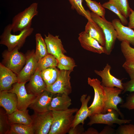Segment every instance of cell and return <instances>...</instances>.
<instances>
[{"instance_id":"cell-1","label":"cell","mask_w":134,"mask_h":134,"mask_svg":"<svg viewBox=\"0 0 134 134\" xmlns=\"http://www.w3.org/2000/svg\"><path fill=\"white\" fill-rule=\"evenodd\" d=\"M78 110L77 108H72L64 110L52 111L53 120L48 134L68 133L73 124L74 114Z\"/></svg>"},{"instance_id":"cell-2","label":"cell","mask_w":134,"mask_h":134,"mask_svg":"<svg viewBox=\"0 0 134 134\" xmlns=\"http://www.w3.org/2000/svg\"><path fill=\"white\" fill-rule=\"evenodd\" d=\"M34 30L32 27L25 29L18 34H12L11 24L6 26L0 36V44L5 46L9 51H11L16 48L19 49L24 44L26 38L33 33Z\"/></svg>"},{"instance_id":"cell-3","label":"cell","mask_w":134,"mask_h":134,"mask_svg":"<svg viewBox=\"0 0 134 134\" xmlns=\"http://www.w3.org/2000/svg\"><path fill=\"white\" fill-rule=\"evenodd\" d=\"M38 4L34 3L29 6L15 15L11 24L12 31L14 33L20 32L31 27L32 20L37 15Z\"/></svg>"},{"instance_id":"cell-4","label":"cell","mask_w":134,"mask_h":134,"mask_svg":"<svg viewBox=\"0 0 134 134\" xmlns=\"http://www.w3.org/2000/svg\"><path fill=\"white\" fill-rule=\"evenodd\" d=\"M91 19L102 28L105 39V46L106 54H110L114 47L117 39V33L112 22L107 21L92 12H90Z\"/></svg>"},{"instance_id":"cell-5","label":"cell","mask_w":134,"mask_h":134,"mask_svg":"<svg viewBox=\"0 0 134 134\" xmlns=\"http://www.w3.org/2000/svg\"><path fill=\"white\" fill-rule=\"evenodd\" d=\"M87 82L88 84L93 88L94 92L93 101L88 107L91 111V116L96 114L102 113L106 100L104 87L97 78L88 77Z\"/></svg>"},{"instance_id":"cell-6","label":"cell","mask_w":134,"mask_h":134,"mask_svg":"<svg viewBox=\"0 0 134 134\" xmlns=\"http://www.w3.org/2000/svg\"><path fill=\"white\" fill-rule=\"evenodd\" d=\"M16 48L11 51L5 50L2 53L3 60L1 63L17 75L22 70L25 65L26 55L19 51Z\"/></svg>"},{"instance_id":"cell-7","label":"cell","mask_w":134,"mask_h":134,"mask_svg":"<svg viewBox=\"0 0 134 134\" xmlns=\"http://www.w3.org/2000/svg\"><path fill=\"white\" fill-rule=\"evenodd\" d=\"M106 113H97L90 116L87 125L91 126L94 124H104L111 126L114 124L120 125L129 124L131 121V119H119V113L114 109H110Z\"/></svg>"},{"instance_id":"cell-8","label":"cell","mask_w":134,"mask_h":134,"mask_svg":"<svg viewBox=\"0 0 134 134\" xmlns=\"http://www.w3.org/2000/svg\"><path fill=\"white\" fill-rule=\"evenodd\" d=\"M33 120L32 126L34 134H48L53 122L52 111L38 113L34 112L32 116Z\"/></svg>"},{"instance_id":"cell-9","label":"cell","mask_w":134,"mask_h":134,"mask_svg":"<svg viewBox=\"0 0 134 134\" xmlns=\"http://www.w3.org/2000/svg\"><path fill=\"white\" fill-rule=\"evenodd\" d=\"M26 82H17L8 91L15 93L17 98V110L26 111L37 96L27 92L25 86Z\"/></svg>"},{"instance_id":"cell-10","label":"cell","mask_w":134,"mask_h":134,"mask_svg":"<svg viewBox=\"0 0 134 134\" xmlns=\"http://www.w3.org/2000/svg\"><path fill=\"white\" fill-rule=\"evenodd\" d=\"M56 81L51 85L47 86V90L54 94H65L69 95L72 92L70 80L71 70H59Z\"/></svg>"},{"instance_id":"cell-11","label":"cell","mask_w":134,"mask_h":134,"mask_svg":"<svg viewBox=\"0 0 134 134\" xmlns=\"http://www.w3.org/2000/svg\"><path fill=\"white\" fill-rule=\"evenodd\" d=\"M106 97L102 113H105L111 109L116 110L122 118L124 116L117 107V105L123 103L122 98L119 96L123 90L118 88H111L103 86Z\"/></svg>"},{"instance_id":"cell-12","label":"cell","mask_w":134,"mask_h":134,"mask_svg":"<svg viewBox=\"0 0 134 134\" xmlns=\"http://www.w3.org/2000/svg\"><path fill=\"white\" fill-rule=\"evenodd\" d=\"M25 66L17 75L19 82H26L29 81L37 68L38 61L34 50L29 51L26 55Z\"/></svg>"},{"instance_id":"cell-13","label":"cell","mask_w":134,"mask_h":134,"mask_svg":"<svg viewBox=\"0 0 134 134\" xmlns=\"http://www.w3.org/2000/svg\"><path fill=\"white\" fill-rule=\"evenodd\" d=\"M55 94L47 90L44 91L37 96L29 107L36 113H42L49 111L51 102Z\"/></svg>"},{"instance_id":"cell-14","label":"cell","mask_w":134,"mask_h":134,"mask_svg":"<svg viewBox=\"0 0 134 134\" xmlns=\"http://www.w3.org/2000/svg\"><path fill=\"white\" fill-rule=\"evenodd\" d=\"M78 39L81 47L85 49L99 54H106L105 46H101L85 31L79 34Z\"/></svg>"},{"instance_id":"cell-15","label":"cell","mask_w":134,"mask_h":134,"mask_svg":"<svg viewBox=\"0 0 134 134\" xmlns=\"http://www.w3.org/2000/svg\"><path fill=\"white\" fill-rule=\"evenodd\" d=\"M111 68L110 65L107 64L102 70H95L94 72L101 78L102 84L103 86L111 88L115 87L123 90L124 89L122 80L116 78L111 74Z\"/></svg>"},{"instance_id":"cell-16","label":"cell","mask_w":134,"mask_h":134,"mask_svg":"<svg viewBox=\"0 0 134 134\" xmlns=\"http://www.w3.org/2000/svg\"><path fill=\"white\" fill-rule=\"evenodd\" d=\"M44 39L48 52L54 56L58 60L62 54L66 53L59 35L54 36L49 33L44 35Z\"/></svg>"},{"instance_id":"cell-17","label":"cell","mask_w":134,"mask_h":134,"mask_svg":"<svg viewBox=\"0 0 134 134\" xmlns=\"http://www.w3.org/2000/svg\"><path fill=\"white\" fill-rule=\"evenodd\" d=\"M18 82L17 75L0 63V92L8 91Z\"/></svg>"},{"instance_id":"cell-18","label":"cell","mask_w":134,"mask_h":134,"mask_svg":"<svg viewBox=\"0 0 134 134\" xmlns=\"http://www.w3.org/2000/svg\"><path fill=\"white\" fill-rule=\"evenodd\" d=\"M117 33V39L126 42L134 46V31L123 25L119 19H115L112 22Z\"/></svg>"},{"instance_id":"cell-19","label":"cell","mask_w":134,"mask_h":134,"mask_svg":"<svg viewBox=\"0 0 134 134\" xmlns=\"http://www.w3.org/2000/svg\"><path fill=\"white\" fill-rule=\"evenodd\" d=\"M0 105L8 115L11 114L17 110L16 95L8 91L0 92Z\"/></svg>"},{"instance_id":"cell-20","label":"cell","mask_w":134,"mask_h":134,"mask_svg":"<svg viewBox=\"0 0 134 134\" xmlns=\"http://www.w3.org/2000/svg\"><path fill=\"white\" fill-rule=\"evenodd\" d=\"M41 73V71L37 68L31 77L27 85L29 93L37 96L46 90L47 86Z\"/></svg>"},{"instance_id":"cell-21","label":"cell","mask_w":134,"mask_h":134,"mask_svg":"<svg viewBox=\"0 0 134 134\" xmlns=\"http://www.w3.org/2000/svg\"><path fill=\"white\" fill-rule=\"evenodd\" d=\"M91 98L90 96L83 94L81 97L80 101L81 105L80 109L76 112L72 127H74L81 123L83 125L84 121L88 117L91 116V111L88 109V102Z\"/></svg>"},{"instance_id":"cell-22","label":"cell","mask_w":134,"mask_h":134,"mask_svg":"<svg viewBox=\"0 0 134 134\" xmlns=\"http://www.w3.org/2000/svg\"><path fill=\"white\" fill-rule=\"evenodd\" d=\"M88 20L85 26V31L97 40L101 46H104L105 39L102 28L91 18Z\"/></svg>"},{"instance_id":"cell-23","label":"cell","mask_w":134,"mask_h":134,"mask_svg":"<svg viewBox=\"0 0 134 134\" xmlns=\"http://www.w3.org/2000/svg\"><path fill=\"white\" fill-rule=\"evenodd\" d=\"M55 94L51 100L49 110L60 111L69 108L71 104V100L68 95L65 94Z\"/></svg>"},{"instance_id":"cell-24","label":"cell","mask_w":134,"mask_h":134,"mask_svg":"<svg viewBox=\"0 0 134 134\" xmlns=\"http://www.w3.org/2000/svg\"><path fill=\"white\" fill-rule=\"evenodd\" d=\"M8 119L10 124H21L32 127L33 120L28 113V110L23 111L17 110L11 114L8 115Z\"/></svg>"},{"instance_id":"cell-25","label":"cell","mask_w":134,"mask_h":134,"mask_svg":"<svg viewBox=\"0 0 134 134\" xmlns=\"http://www.w3.org/2000/svg\"><path fill=\"white\" fill-rule=\"evenodd\" d=\"M35 37L36 50L35 54L38 62L49 53L45 41L41 34L37 33L35 35Z\"/></svg>"},{"instance_id":"cell-26","label":"cell","mask_w":134,"mask_h":134,"mask_svg":"<svg viewBox=\"0 0 134 134\" xmlns=\"http://www.w3.org/2000/svg\"><path fill=\"white\" fill-rule=\"evenodd\" d=\"M56 67H50L41 71V76L47 86L53 84L57 79L60 70Z\"/></svg>"},{"instance_id":"cell-27","label":"cell","mask_w":134,"mask_h":134,"mask_svg":"<svg viewBox=\"0 0 134 134\" xmlns=\"http://www.w3.org/2000/svg\"><path fill=\"white\" fill-rule=\"evenodd\" d=\"M58 60L53 55L48 53L37 62V68L41 71L49 67H57Z\"/></svg>"},{"instance_id":"cell-28","label":"cell","mask_w":134,"mask_h":134,"mask_svg":"<svg viewBox=\"0 0 134 134\" xmlns=\"http://www.w3.org/2000/svg\"><path fill=\"white\" fill-rule=\"evenodd\" d=\"M57 67L60 70L73 71L76 65L74 61L72 58L67 56L64 54H62L58 60Z\"/></svg>"},{"instance_id":"cell-29","label":"cell","mask_w":134,"mask_h":134,"mask_svg":"<svg viewBox=\"0 0 134 134\" xmlns=\"http://www.w3.org/2000/svg\"><path fill=\"white\" fill-rule=\"evenodd\" d=\"M8 134H34L32 127L21 124H11Z\"/></svg>"},{"instance_id":"cell-30","label":"cell","mask_w":134,"mask_h":134,"mask_svg":"<svg viewBox=\"0 0 134 134\" xmlns=\"http://www.w3.org/2000/svg\"><path fill=\"white\" fill-rule=\"evenodd\" d=\"M68 0L71 5L72 9L75 10L78 14L88 20L91 18V12L88 10H85L83 6V0Z\"/></svg>"},{"instance_id":"cell-31","label":"cell","mask_w":134,"mask_h":134,"mask_svg":"<svg viewBox=\"0 0 134 134\" xmlns=\"http://www.w3.org/2000/svg\"><path fill=\"white\" fill-rule=\"evenodd\" d=\"M108 1L115 5L126 18L129 17L131 8L128 0H109Z\"/></svg>"},{"instance_id":"cell-32","label":"cell","mask_w":134,"mask_h":134,"mask_svg":"<svg viewBox=\"0 0 134 134\" xmlns=\"http://www.w3.org/2000/svg\"><path fill=\"white\" fill-rule=\"evenodd\" d=\"M84 0L87 5L92 12L102 18H105V9L102 5L95 1Z\"/></svg>"},{"instance_id":"cell-33","label":"cell","mask_w":134,"mask_h":134,"mask_svg":"<svg viewBox=\"0 0 134 134\" xmlns=\"http://www.w3.org/2000/svg\"><path fill=\"white\" fill-rule=\"evenodd\" d=\"M121 52L126 60V61L134 62V48H132L128 43L121 42L120 44Z\"/></svg>"},{"instance_id":"cell-34","label":"cell","mask_w":134,"mask_h":134,"mask_svg":"<svg viewBox=\"0 0 134 134\" xmlns=\"http://www.w3.org/2000/svg\"><path fill=\"white\" fill-rule=\"evenodd\" d=\"M11 128V124L8 119V114L0 109V134H8Z\"/></svg>"},{"instance_id":"cell-35","label":"cell","mask_w":134,"mask_h":134,"mask_svg":"<svg viewBox=\"0 0 134 134\" xmlns=\"http://www.w3.org/2000/svg\"><path fill=\"white\" fill-rule=\"evenodd\" d=\"M105 8H107L115 13L118 17L122 24L124 25L128 24L127 18L123 15L117 8L109 1L104 3L102 5Z\"/></svg>"},{"instance_id":"cell-36","label":"cell","mask_w":134,"mask_h":134,"mask_svg":"<svg viewBox=\"0 0 134 134\" xmlns=\"http://www.w3.org/2000/svg\"><path fill=\"white\" fill-rule=\"evenodd\" d=\"M116 134H134V125L133 124L121 125L116 130Z\"/></svg>"},{"instance_id":"cell-37","label":"cell","mask_w":134,"mask_h":134,"mask_svg":"<svg viewBox=\"0 0 134 134\" xmlns=\"http://www.w3.org/2000/svg\"><path fill=\"white\" fill-rule=\"evenodd\" d=\"M120 107L129 110H134V92H131L128 95L125 102L122 103Z\"/></svg>"},{"instance_id":"cell-38","label":"cell","mask_w":134,"mask_h":134,"mask_svg":"<svg viewBox=\"0 0 134 134\" xmlns=\"http://www.w3.org/2000/svg\"><path fill=\"white\" fill-rule=\"evenodd\" d=\"M122 67L128 74L131 79H134V62L125 61Z\"/></svg>"},{"instance_id":"cell-39","label":"cell","mask_w":134,"mask_h":134,"mask_svg":"<svg viewBox=\"0 0 134 134\" xmlns=\"http://www.w3.org/2000/svg\"><path fill=\"white\" fill-rule=\"evenodd\" d=\"M124 90L122 93L129 92H134V79H131L125 83H123Z\"/></svg>"},{"instance_id":"cell-40","label":"cell","mask_w":134,"mask_h":134,"mask_svg":"<svg viewBox=\"0 0 134 134\" xmlns=\"http://www.w3.org/2000/svg\"><path fill=\"white\" fill-rule=\"evenodd\" d=\"M84 129L83 125L78 124L74 127H71L69 130V134H83Z\"/></svg>"},{"instance_id":"cell-41","label":"cell","mask_w":134,"mask_h":134,"mask_svg":"<svg viewBox=\"0 0 134 134\" xmlns=\"http://www.w3.org/2000/svg\"><path fill=\"white\" fill-rule=\"evenodd\" d=\"M111 126L108 125L105 126L103 129L99 133V134H115L116 130L112 128Z\"/></svg>"},{"instance_id":"cell-42","label":"cell","mask_w":134,"mask_h":134,"mask_svg":"<svg viewBox=\"0 0 134 134\" xmlns=\"http://www.w3.org/2000/svg\"><path fill=\"white\" fill-rule=\"evenodd\" d=\"M129 17V22L128 23V27L134 30V11L132 8Z\"/></svg>"},{"instance_id":"cell-43","label":"cell","mask_w":134,"mask_h":134,"mask_svg":"<svg viewBox=\"0 0 134 134\" xmlns=\"http://www.w3.org/2000/svg\"><path fill=\"white\" fill-rule=\"evenodd\" d=\"M99 133L96 129L93 128H90L85 131L83 134H99Z\"/></svg>"}]
</instances>
